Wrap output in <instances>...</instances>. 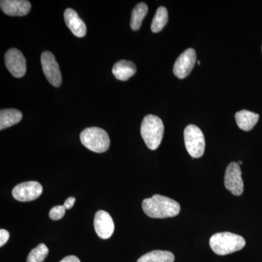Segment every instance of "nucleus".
<instances>
[{
    "mask_svg": "<svg viewBox=\"0 0 262 262\" xmlns=\"http://www.w3.org/2000/svg\"><path fill=\"white\" fill-rule=\"evenodd\" d=\"M143 211L148 216L154 219H165L174 217L180 212L178 202L168 196L155 194L142 202Z\"/></svg>",
    "mask_w": 262,
    "mask_h": 262,
    "instance_id": "f257e3e1",
    "label": "nucleus"
},
{
    "mask_svg": "<svg viewBox=\"0 0 262 262\" xmlns=\"http://www.w3.org/2000/svg\"><path fill=\"white\" fill-rule=\"evenodd\" d=\"M210 247L215 254L225 256L241 251L246 246L244 237L231 232H219L211 236Z\"/></svg>",
    "mask_w": 262,
    "mask_h": 262,
    "instance_id": "f03ea898",
    "label": "nucleus"
},
{
    "mask_svg": "<svg viewBox=\"0 0 262 262\" xmlns=\"http://www.w3.org/2000/svg\"><path fill=\"white\" fill-rule=\"evenodd\" d=\"M141 134L149 149H158L164 134V125L161 119L155 115H146L141 123Z\"/></svg>",
    "mask_w": 262,
    "mask_h": 262,
    "instance_id": "7ed1b4c3",
    "label": "nucleus"
},
{
    "mask_svg": "<svg viewBox=\"0 0 262 262\" xmlns=\"http://www.w3.org/2000/svg\"><path fill=\"white\" fill-rule=\"evenodd\" d=\"M80 141L86 148L96 153L107 151L110 139L107 133L97 127H88L80 134Z\"/></svg>",
    "mask_w": 262,
    "mask_h": 262,
    "instance_id": "20e7f679",
    "label": "nucleus"
},
{
    "mask_svg": "<svg viewBox=\"0 0 262 262\" xmlns=\"http://www.w3.org/2000/svg\"><path fill=\"white\" fill-rule=\"evenodd\" d=\"M184 143L188 153L193 158H201L204 154L206 141L201 129L194 125H189L184 131Z\"/></svg>",
    "mask_w": 262,
    "mask_h": 262,
    "instance_id": "39448f33",
    "label": "nucleus"
},
{
    "mask_svg": "<svg viewBox=\"0 0 262 262\" xmlns=\"http://www.w3.org/2000/svg\"><path fill=\"white\" fill-rule=\"evenodd\" d=\"M225 185L227 190L235 196L244 193V184L241 166L237 162H232L226 169Z\"/></svg>",
    "mask_w": 262,
    "mask_h": 262,
    "instance_id": "423d86ee",
    "label": "nucleus"
},
{
    "mask_svg": "<svg viewBox=\"0 0 262 262\" xmlns=\"http://www.w3.org/2000/svg\"><path fill=\"white\" fill-rule=\"evenodd\" d=\"M41 63L43 72L48 82L54 87H59L62 82V76L59 65L53 53L50 51L43 52L41 56Z\"/></svg>",
    "mask_w": 262,
    "mask_h": 262,
    "instance_id": "0eeeda50",
    "label": "nucleus"
},
{
    "mask_svg": "<svg viewBox=\"0 0 262 262\" xmlns=\"http://www.w3.org/2000/svg\"><path fill=\"white\" fill-rule=\"evenodd\" d=\"M7 69L13 77L20 78L27 72V61L23 53L16 48L8 50L5 56Z\"/></svg>",
    "mask_w": 262,
    "mask_h": 262,
    "instance_id": "6e6552de",
    "label": "nucleus"
},
{
    "mask_svg": "<svg viewBox=\"0 0 262 262\" xmlns=\"http://www.w3.org/2000/svg\"><path fill=\"white\" fill-rule=\"evenodd\" d=\"M42 185L37 182H27L19 184L13 189V198L20 202H29L37 199L42 194Z\"/></svg>",
    "mask_w": 262,
    "mask_h": 262,
    "instance_id": "1a4fd4ad",
    "label": "nucleus"
},
{
    "mask_svg": "<svg viewBox=\"0 0 262 262\" xmlns=\"http://www.w3.org/2000/svg\"><path fill=\"white\" fill-rule=\"evenodd\" d=\"M196 58V52L193 48H189L183 52L174 63V75L179 79L187 77L195 65Z\"/></svg>",
    "mask_w": 262,
    "mask_h": 262,
    "instance_id": "9d476101",
    "label": "nucleus"
},
{
    "mask_svg": "<svg viewBox=\"0 0 262 262\" xmlns=\"http://www.w3.org/2000/svg\"><path fill=\"white\" fill-rule=\"evenodd\" d=\"M94 228L98 237L104 239L110 238L115 231V224L110 213L98 211L95 215Z\"/></svg>",
    "mask_w": 262,
    "mask_h": 262,
    "instance_id": "9b49d317",
    "label": "nucleus"
},
{
    "mask_svg": "<svg viewBox=\"0 0 262 262\" xmlns=\"http://www.w3.org/2000/svg\"><path fill=\"white\" fill-rule=\"evenodd\" d=\"M0 7L3 13L10 16H24L28 14L32 5L27 0H2Z\"/></svg>",
    "mask_w": 262,
    "mask_h": 262,
    "instance_id": "f8f14e48",
    "label": "nucleus"
},
{
    "mask_svg": "<svg viewBox=\"0 0 262 262\" xmlns=\"http://www.w3.org/2000/svg\"><path fill=\"white\" fill-rule=\"evenodd\" d=\"M64 20L68 28L74 35L77 37H83L87 32L85 24L72 8H68L64 12Z\"/></svg>",
    "mask_w": 262,
    "mask_h": 262,
    "instance_id": "ddd939ff",
    "label": "nucleus"
},
{
    "mask_svg": "<svg viewBox=\"0 0 262 262\" xmlns=\"http://www.w3.org/2000/svg\"><path fill=\"white\" fill-rule=\"evenodd\" d=\"M136 70L135 63L126 60H121L114 65L113 73L117 80L126 81L135 75Z\"/></svg>",
    "mask_w": 262,
    "mask_h": 262,
    "instance_id": "4468645a",
    "label": "nucleus"
},
{
    "mask_svg": "<svg viewBox=\"0 0 262 262\" xmlns=\"http://www.w3.org/2000/svg\"><path fill=\"white\" fill-rule=\"evenodd\" d=\"M259 115L248 110H242L235 114L237 125L241 130L245 131L252 130L253 127L257 123Z\"/></svg>",
    "mask_w": 262,
    "mask_h": 262,
    "instance_id": "2eb2a0df",
    "label": "nucleus"
},
{
    "mask_svg": "<svg viewBox=\"0 0 262 262\" xmlns=\"http://www.w3.org/2000/svg\"><path fill=\"white\" fill-rule=\"evenodd\" d=\"M22 113L15 108H5L0 111V130L8 128L22 120Z\"/></svg>",
    "mask_w": 262,
    "mask_h": 262,
    "instance_id": "dca6fc26",
    "label": "nucleus"
},
{
    "mask_svg": "<svg viewBox=\"0 0 262 262\" xmlns=\"http://www.w3.org/2000/svg\"><path fill=\"white\" fill-rule=\"evenodd\" d=\"M173 253L167 251H153L143 255L137 262H174Z\"/></svg>",
    "mask_w": 262,
    "mask_h": 262,
    "instance_id": "f3484780",
    "label": "nucleus"
},
{
    "mask_svg": "<svg viewBox=\"0 0 262 262\" xmlns=\"http://www.w3.org/2000/svg\"><path fill=\"white\" fill-rule=\"evenodd\" d=\"M148 13V6L144 3L136 5L131 13L130 27L134 31L140 29L143 20Z\"/></svg>",
    "mask_w": 262,
    "mask_h": 262,
    "instance_id": "a211bd4d",
    "label": "nucleus"
},
{
    "mask_svg": "<svg viewBox=\"0 0 262 262\" xmlns=\"http://www.w3.org/2000/svg\"><path fill=\"white\" fill-rule=\"evenodd\" d=\"M168 13L165 7H160L157 10L152 23L151 25V29L152 32H160L168 23Z\"/></svg>",
    "mask_w": 262,
    "mask_h": 262,
    "instance_id": "6ab92c4d",
    "label": "nucleus"
},
{
    "mask_svg": "<svg viewBox=\"0 0 262 262\" xmlns=\"http://www.w3.org/2000/svg\"><path fill=\"white\" fill-rule=\"evenodd\" d=\"M49 250L44 244H40L32 250L27 257V262H43L47 257Z\"/></svg>",
    "mask_w": 262,
    "mask_h": 262,
    "instance_id": "aec40b11",
    "label": "nucleus"
},
{
    "mask_svg": "<svg viewBox=\"0 0 262 262\" xmlns=\"http://www.w3.org/2000/svg\"><path fill=\"white\" fill-rule=\"evenodd\" d=\"M66 208L63 206H57L53 207L50 211L49 216L52 220L57 221L61 220L65 215Z\"/></svg>",
    "mask_w": 262,
    "mask_h": 262,
    "instance_id": "412c9836",
    "label": "nucleus"
},
{
    "mask_svg": "<svg viewBox=\"0 0 262 262\" xmlns=\"http://www.w3.org/2000/svg\"><path fill=\"white\" fill-rule=\"evenodd\" d=\"M9 237L10 234L8 231L3 229L0 230V246H1V247H3V246L8 242Z\"/></svg>",
    "mask_w": 262,
    "mask_h": 262,
    "instance_id": "4be33fe9",
    "label": "nucleus"
},
{
    "mask_svg": "<svg viewBox=\"0 0 262 262\" xmlns=\"http://www.w3.org/2000/svg\"><path fill=\"white\" fill-rule=\"evenodd\" d=\"M75 201L76 199L74 196H70L64 202L63 206L65 207L66 209H71L75 205Z\"/></svg>",
    "mask_w": 262,
    "mask_h": 262,
    "instance_id": "5701e85b",
    "label": "nucleus"
},
{
    "mask_svg": "<svg viewBox=\"0 0 262 262\" xmlns=\"http://www.w3.org/2000/svg\"><path fill=\"white\" fill-rule=\"evenodd\" d=\"M60 262H80V259L75 256H68Z\"/></svg>",
    "mask_w": 262,
    "mask_h": 262,
    "instance_id": "b1692460",
    "label": "nucleus"
},
{
    "mask_svg": "<svg viewBox=\"0 0 262 262\" xmlns=\"http://www.w3.org/2000/svg\"><path fill=\"white\" fill-rule=\"evenodd\" d=\"M238 164H239V165H242L243 162L241 161V160H239V161L238 162Z\"/></svg>",
    "mask_w": 262,
    "mask_h": 262,
    "instance_id": "393cba45",
    "label": "nucleus"
},
{
    "mask_svg": "<svg viewBox=\"0 0 262 262\" xmlns=\"http://www.w3.org/2000/svg\"><path fill=\"white\" fill-rule=\"evenodd\" d=\"M198 65L201 64V61H198Z\"/></svg>",
    "mask_w": 262,
    "mask_h": 262,
    "instance_id": "a878e982",
    "label": "nucleus"
}]
</instances>
